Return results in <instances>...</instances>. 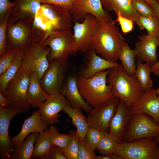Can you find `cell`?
Returning <instances> with one entry per match:
<instances>
[{
    "instance_id": "7402d4cb",
    "label": "cell",
    "mask_w": 159,
    "mask_h": 159,
    "mask_svg": "<svg viewBox=\"0 0 159 159\" xmlns=\"http://www.w3.org/2000/svg\"><path fill=\"white\" fill-rule=\"evenodd\" d=\"M31 113V116L24 120L19 133L11 138L14 146L19 145L31 132L39 133L48 129L47 125L41 117L40 112L39 110Z\"/></svg>"
},
{
    "instance_id": "52a82bcc",
    "label": "cell",
    "mask_w": 159,
    "mask_h": 159,
    "mask_svg": "<svg viewBox=\"0 0 159 159\" xmlns=\"http://www.w3.org/2000/svg\"><path fill=\"white\" fill-rule=\"evenodd\" d=\"M50 48L49 62L54 59L67 60L70 55L78 52L73 33L71 29L52 32L43 44Z\"/></svg>"
},
{
    "instance_id": "ee69618b",
    "label": "cell",
    "mask_w": 159,
    "mask_h": 159,
    "mask_svg": "<svg viewBox=\"0 0 159 159\" xmlns=\"http://www.w3.org/2000/svg\"><path fill=\"white\" fill-rule=\"evenodd\" d=\"M48 159H67L61 149L54 145L48 155Z\"/></svg>"
},
{
    "instance_id": "83f0119b",
    "label": "cell",
    "mask_w": 159,
    "mask_h": 159,
    "mask_svg": "<svg viewBox=\"0 0 159 159\" xmlns=\"http://www.w3.org/2000/svg\"><path fill=\"white\" fill-rule=\"evenodd\" d=\"M24 54V49L20 51L15 57L8 68L0 75V92L3 95L8 84L20 69Z\"/></svg>"
},
{
    "instance_id": "6da1fadb",
    "label": "cell",
    "mask_w": 159,
    "mask_h": 159,
    "mask_svg": "<svg viewBox=\"0 0 159 159\" xmlns=\"http://www.w3.org/2000/svg\"><path fill=\"white\" fill-rule=\"evenodd\" d=\"M72 22L67 10L56 5L42 4L34 17L33 31L37 37L45 41L53 32L71 29Z\"/></svg>"
},
{
    "instance_id": "bcb514c9",
    "label": "cell",
    "mask_w": 159,
    "mask_h": 159,
    "mask_svg": "<svg viewBox=\"0 0 159 159\" xmlns=\"http://www.w3.org/2000/svg\"><path fill=\"white\" fill-rule=\"evenodd\" d=\"M153 8L155 14V16L157 17L159 21V6L157 4L155 0L150 4Z\"/></svg>"
},
{
    "instance_id": "d4e9b609",
    "label": "cell",
    "mask_w": 159,
    "mask_h": 159,
    "mask_svg": "<svg viewBox=\"0 0 159 159\" xmlns=\"http://www.w3.org/2000/svg\"><path fill=\"white\" fill-rule=\"evenodd\" d=\"M30 80L27 91L28 102L31 106L39 107L47 99L49 94L42 87L40 80L36 74L29 73Z\"/></svg>"
},
{
    "instance_id": "277c9868",
    "label": "cell",
    "mask_w": 159,
    "mask_h": 159,
    "mask_svg": "<svg viewBox=\"0 0 159 159\" xmlns=\"http://www.w3.org/2000/svg\"><path fill=\"white\" fill-rule=\"evenodd\" d=\"M108 69L100 72L92 77L86 78L77 77L79 92L85 101L93 108L107 102L114 96L112 86L107 85Z\"/></svg>"
},
{
    "instance_id": "8d00e7d4",
    "label": "cell",
    "mask_w": 159,
    "mask_h": 159,
    "mask_svg": "<svg viewBox=\"0 0 159 159\" xmlns=\"http://www.w3.org/2000/svg\"><path fill=\"white\" fill-rule=\"evenodd\" d=\"M105 134L97 129L90 126L85 140L91 149L95 151L101 140Z\"/></svg>"
},
{
    "instance_id": "7dc6e473",
    "label": "cell",
    "mask_w": 159,
    "mask_h": 159,
    "mask_svg": "<svg viewBox=\"0 0 159 159\" xmlns=\"http://www.w3.org/2000/svg\"><path fill=\"white\" fill-rule=\"evenodd\" d=\"M151 68L152 72L154 75L159 76V58L157 62L151 66Z\"/></svg>"
},
{
    "instance_id": "44dd1931",
    "label": "cell",
    "mask_w": 159,
    "mask_h": 159,
    "mask_svg": "<svg viewBox=\"0 0 159 159\" xmlns=\"http://www.w3.org/2000/svg\"><path fill=\"white\" fill-rule=\"evenodd\" d=\"M77 77L71 75L67 77L60 92L67 99L72 107L83 109L89 113L93 108L87 103L80 94L77 85Z\"/></svg>"
},
{
    "instance_id": "f546056e",
    "label": "cell",
    "mask_w": 159,
    "mask_h": 159,
    "mask_svg": "<svg viewBox=\"0 0 159 159\" xmlns=\"http://www.w3.org/2000/svg\"><path fill=\"white\" fill-rule=\"evenodd\" d=\"M143 62L136 61L135 74L143 92H145L153 88V84L150 78L151 66L146 62Z\"/></svg>"
},
{
    "instance_id": "484cf974",
    "label": "cell",
    "mask_w": 159,
    "mask_h": 159,
    "mask_svg": "<svg viewBox=\"0 0 159 159\" xmlns=\"http://www.w3.org/2000/svg\"><path fill=\"white\" fill-rule=\"evenodd\" d=\"M82 108H74L71 105L66 107L63 110L71 117L73 124L77 128L80 140H85L87 133L90 127L87 118L82 114Z\"/></svg>"
},
{
    "instance_id": "f6af8a7d",
    "label": "cell",
    "mask_w": 159,
    "mask_h": 159,
    "mask_svg": "<svg viewBox=\"0 0 159 159\" xmlns=\"http://www.w3.org/2000/svg\"><path fill=\"white\" fill-rule=\"evenodd\" d=\"M96 159H123L120 156L114 153L96 155Z\"/></svg>"
},
{
    "instance_id": "ba28073f",
    "label": "cell",
    "mask_w": 159,
    "mask_h": 159,
    "mask_svg": "<svg viewBox=\"0 0 159 159\" xmlns=\"http://www.w3.org/2000/svg\"><path fill=\"white\" fill-rule=\"evenodd\" d=\"M24 50V56L21 67L29 73H35L40 80L49 66L48 56L50 48L32 42Z\"/></svg>"
},
{
    "instance_id": "30bf717a",
    "label": "cell",
    "mask_w": 159,
    "mask_h": 159,
    "mask_svg": "<svg viewBox=\"0 0 159 159\" xmlns=\"http://www.w3.org/2000/svg\"><path fill=\"white\" fill-rule=\"evenodd\" d=\"M34 18L21 19L7 23L6 34L8 50H23L32 42Z\"/></svg>"
},
{
    "instance_id": "e575fe53",
    "label": "cell",
    "mask_w": 159,
    "mask_h": 159,
    "mask_svg": "<svg viewBox=\"0 0 159 159\" xmlns=\"http://www.w3.org/2000/svg\"><path fill=\"white\" fill-rule=\"evenodd\" d=\"M119 143L111 138L108 134L102 138L96 149L102 155L114 153L116 150Z\"/></svg>"
},
{
    "instance_id": "d590c367",
    "label": "cell",
    "mask_w": 159,
    "mask_h": 159,
    "mask_svg": "<svg viewBox=\"0 0 159 159\" xmlns=\"http://www.w3.org/2000/svg\"><path fill=\"white\" fill-rule=\"evenodd\" d=\"M11 9L8 11L5 16L0 20V57L4 54L8 50L6 28Z\"/></svg>"
},
{
    "instance_id": "d6a6232c",
    "label": "cell",
    "mask_w": 159,
    "mask_h": 159,
    "mask_svg": "<svg viewBox=\"0 0 159 159\" xmlns=\"http://www.w3.org/2000/svg\"><path fill=\"white\" fill-rule=\"evenodd\" d=\"M70 139L67 146L62 151L67 159H78V155L80 142L77 131H70L69 132Z\"/></svg>"
},
{
    "instance_id": "1f68e13d",
    "label": "cell",
    "mask_w": 159,
    "mask_h": 159,
    "mask_svg": "<svg viewBox=\"0 0 159 159\" xmlns=\"http://www.w3.org/2000/svg\"><path fill=\"white\" fill-rule=\"evenodd\" d=\"M137 24L140 30L145 29L148 35L159 37V21L155 15L145 17L139 15Z\"/></svg>"
},
{
    "instance_id": "9a60e30c",
    "label": "cell",
    "mask_w": 159,
    "mask_h": 159,
    "mask_svg": "<svg viewBox=\"0 0 159 159\" xmlns=\"http://www.w3.org/2000/svg\"><path fill=\"white\" fill-rule=\"evenodd\" d=\"M71 105L67 99L60 92L49 94L47 99L39 107L41 119L47 126L59 123L62 116L59 112Z\"/></svg>"
},
{
    "instance_id": "f907efd6",
    "label": "cell",
    "mask_w": 159,
    "mask_h": 159,
    "mask_svg": "<svg viewBox=\"0 0 159 159\" xmlns=\"http://www.w3.org/2000/svg\"><path fill=\"white\" fill-rule=\"evenodd\" d=\"M155 140L159 143V135L154 137Z\"/></svg>"
},
{
    "instance_id": "5b68a950",
    "label": "cell",
    "mask_w": 159,
    "mask_h": 159,
    "mask_svg": "<svg viewBox=\"0 0 159 159\" xmlns=\"http://www.w3.org/2000/svg\"><path fill=\"white\" fill-rule=\"evenodd\" d=\"M30 80L29 73L20 67L8 84L3 95L8 100V108L21 112L29 110L31 106L28 100L27 91Z\"/></svg>"
},
{
    "instance_id": "7c38bea8",
    "label": "cell",
    "mask_w": 159,
    "mask_h": 159,
    "mask_svg": "<svg viewBox=\"0 0 159 159\" xmlns=\"http://www.w3.org/2000/svg\"><path fill=\"white\" fill-rule=\"evenodd\" d=\"M69 66L67 60L54 59L51 61L40 82L49 94L60 92Z\"/></svg>"
},
{
    "instance_id": "4316f807",
    "label": "cell",
    "mask_w": 159,
    "mask_h": 159,
    "mask_svg": "<svg viewBox=\"0 0 159 159\" xmlns=\"http://www.w3.org/2000/svg\"><path fill=\"white\" fill-rule=\"evenodd\" d=\"M39 134L38 132H33L29 135L26 139L19 145H13L11 152V159H31L34 147V143Z\"/></svg>"
},
{
    "instance_id": "8fae6325",
    "label": "cell",
    "mask_w": 159,
    "mask_h": 159,
    "mask_svg": "<svg viewBox=\"0 0 159 159\" xmlns=\"http://www.w3.org/2000/svg\"><path fill=\"white\" fill-rule=\"evenodd\" d=\"M74 23L73 33L78 52L85 53L91 48L97 28V19L87 13L82 22Z\"/></svg>"
},
{
    "instance_id": "f5cc1de1",
    "label": "cell",
    "mask_w": 159,
    "mask_h": 159,
    "mask_svg": "<svg viewBox=\"0 0 159 159\" xmlns=\"http://www.w3.org/2000/svg\"><path fill=\"white\" fill-rule=\"evenodd\" d=\"M155 1L157 3V4L159 5V0H155Z\"/></svg>"
},
{
    "instance_id": "74e56055",
    "label": "cell",
    "mask_w": 159,
    "mask_h": 159,
    "mask_svg": "<svg viewBox=\"0 0 159 159\" xmlns=\"http://www.w3.org/2000/svg\"><path fill=\"white\" fill-rule=\"evenodd\" d=\"M132 6L139 15L145 17H150L155 15L150 5L143 0H132Z\"/></svg>"
},
{
    "instance_id": "3957f363",
    "label": "cell",
    "mask_w": 159,
    "mask_h": 159,
    "mask_svg": "<svg viewBox=\"0 0 159 159\" xmlns=\"http://www.w3.org/2000/svg\"><path fill=\"white\" fill-rule=\"evenodd\" d=\"M106 83L112 85L114 96L123 101L130 109L143 92L135 74L129 75L121 64L108 69Z\"/></svg>"
},
{
    "instance_id": "5bb4252c",
    "label": "cell",
    "mask_w": 159,
    "mask_h": 159,
    "mask_svg": "<svg viewBox=\"0 0 159 159\" xmlns=\"http://www.w3.org/2000/svg\"><path fill=\"white\" fill-rule=\"evenodd\" d=\"M69 12L74 22H82L87 13L93 15L100 21L112 19L108 11L103 8L100 0H74L73 7Z\"/></svg>"
},
{
    "instance_id": "4fadbf2b",
    "label": "cell",
    "mask_w": 159,
    "mask_h": 159,
    "mask_svg": "<svg viewBox=\"0 0 159 159\" xmlns=\"http://www.w3.org/2000/svg\"><path fill=\"white\" fill-rule=\"evenodd\" d=\"M119 100L118 97L114 96L105 103L93 108L88 115L89 126L108 134L110 123L116 111Z\"/></svg>"
},
{
    "instance_id": "c3c4849f",
    "label": "cell",
    "mask_w": 159,
    "mask_h": 159,
    "mask_svg": "<svg viewBox=\"0 0 159 159\" xmlns=\"http://www.w3.org/2000/svg\"><path fill=\"white\" fill-rule=\"evenodd\" d=\"M0 106L9 107V102L7 99L0 92Z\"/></svg>"
},
{
    "instance_id": "603a6c76",
    "label": "cell",
    "mask_w": 159,
    "mask_h": 159,
    "mask_svg": "<svg viewBox=\"0 0 159 159\" xmlns=\"http://www.w3.org/2000/svg\"><path fill=\"white\" fill-rule=\"evenodd\" d=\"M11 10L8 23L21 19L34 18L42 4L39 0H15Z\"/></svg>"
},
{
    "instance_id": "ffe728a7",
    "label": "cell",
    "mask_w": 159,
    "mask_h": 159,
    "mask_svg": "<svg viewBox=\"0 0 159 159\" xmlns=\"http://www.w3.org/2000/svg\"><path fill=\"white\" fill-rule=\"evenodd\" d=\"M85 63L79 72V76L89 78L96 73L119 64L98 56L92 49L85 53Z\"/></svg>"
},
{
    "instance_id": "d6986e66",
    "label": "cell",
    "mask_w": 159,
    "mask_h": 159,
    "mask_svg": "<svg viewBox=\"0 0 159 159\" xmlns=\"http://www.w3.org/2000/svg\"><path fill=\"white\" fill-rule=\"evenodd\" d=\"M155 89L152 88L143 92L130 109V113L135 115L146 114L159 125V96Z\"/></svg>"
},
{
    "instance_id": "816d5d0a",
    "label": "cell",
    "mask_w": 159,
    "mask_h": 159,
    "mask_svg": "<svg viewBox=\"0 0 159 159\" xmlns=\"http://www.w3.org/2000/svg\"><path fill=\"white\" fill-rule=\"evenodd\" d=\"M155 92L156 94L159 96V87L157 90H155Z\"/></svg>"
},
{
    "instance_id": "7a4b0ae2",
    "label": "cell",
    "mask_w": 159,
    "mask_h": 159,
    "mask_svg": "<svg viewBox=\"0 0 159 159\" xmlns=\"http://www.w3.org/2000/svg\"><path fill=\"white\" fill-rule=\"evenodd\" d=\"M97 21V29L90 49L105 59L117 63L125 39L115 25L116 21L112 19L105 21Z\"/></svg>"
},
{
    "instance_id": "4dcf8cb0",
    "label": "cell",
    "mask_w": 159,
    "mask_h": 159,
    "mask_svg": "<svg viewBox=\"0 0 159 159\" xmlns=\"http://www.w3.org/2000/svg\"><path fill=\"white\" fill-rule=\"evenodd\" d=\"M135 53L134 49H131L126 42L123 44L119 55L118 59L129 75L135 74L136 69Z\"/></svg>"
},
{
    "instance_id": "b9f144b4",
    "label": "cell",
    "mask_w": 159,
    "mask_h": 159,
    "mask_svg": "<svg viewBox=\"0 0 159 159\" xmlns=\"http://www.w3.org/2000/svg\"><path fill=\"white\" fill-rule=\"evenodd\" d=\"M41 4H49L60 6L69 12L72 9L74 0H39Z\"/></svg>"
},
{
    "instance_id": "cb8c5ba5",
    "label": "cell",
    "mask_w": 159,
    "mask_h": 159,
    "mask_svg": "<svg viewBox=\"0 0 159 159\" xmlns=\"http://www.w3.org/2000/svg\"><path fill=\"white\" fill-rule=\"evenodd\" d=\"M100 1L104 9L113 11L116 15L119 13L137 23L139 15L133 8L132 0H100Z\"/></svg>"
},
{
    "instance_id": "9c48e42d",
    "label": "cell",
    "mask_w": 159,
    "mask_h": 159,
    "mask_svg": "<svg viewBox=\"0 0 159 159\" xmlns=\"http://www.w3.org/2000/svg\"><path fill=\"white\" fill-rule=\"evenodd\" d=\"M159 135V125L144 113L133 115L126 129L123 142H130Z\"/></svg>"
},
{
    "instance_id": "2e32d148",
    "label": "cell",
    "mask_w": 159,
    "mask_h": 159,
    "mask_svg": "<svg viewBox=\"0 0 159 159\" xmlns=\"http://www.w3.org/2000/svg\"><path fill=\"white\" fill-rule=\"evenodd\" d=\"M132 115L130 109L123 101L120 99L116 111L109 125V136L119 143L123 142Z\"/></svg>"
},
{
    "instance_id": "f1b7e54d",
    "label": "cell",
    "mask_w": 159,
    "mask_h": 159,
    "mask_svg": "<svg viewBox=\"0 0 159 159\" xmlns=\"http://www.w3.org/2000/svg\"><path fill=\"white\" fill-rule=\"evenodd\" d=\"M48 129L39 133L37 136L32 158L48 159V154L54 145L49 138Z\"/></svg>"
},
{
    "instance_id": "836d02e7",
    "label": "cell",
    "mask_w": 159,
    "mask_h": 159,
    "mask_svg": "<svg viewBox=\"0 0 159 159\" xmlns=\"http://www.w3.org/2000/svg\"><path fill=\"white\" fill-rule=\"evenodd\" d=\"M47 132L49 138L53 145L61 149L66 147L70 139L69 134L59 133L54 125H51Z\"/></svg>"
},
{
    "instance_id": "ac0fdd59",
    "label": "cell",
    "mask_w": 159,
    "mask_h": 159,
    "mask_svg": "<svg viewBox=\"0 0 159 159\" xmlns=\"http://www.w3.org/2000/svg\"><path fill=\"white\" fill-rule=\"evenodd\" d=\"M22 112L0 106V158L11 159V152L14 145L9 135L10 122L16 115Z\"/></svg>"
},
{
    "instance_id": "8992f818",
    "label": "cell",
    "mask_w": 159,
    "mask_h": 159,
    "mask_svg": "<svg viewBox=\"0 0 159 159\" xmlns=\"http://www.w3.org/2000/svg\"><path fill=\"white\" fill-rule=\"evenodd\" d=\"M114 154L123 159H159V143L154 138L119 143Z\"/></svg>"
},
{
    "instance_id": "60d3db41",
    "label": "cell",
    "mask_w": 159,
    "mask_h": 159,
    "mask_svg": "<svg viewBox=\"0 0 159 159\" xmlns=\"http://www.w3.org/2000/svg\"><path fill=\"white\" fill-rule=\"evenodd\" d=\"M116 15L117 19L116 22H119L122 32L126 34L132 31L134 28V22L131 19L122 16L119 13Z\"/></svg>"
},
{
    "instance_id": "681fc988",
    "label": "cell",
    "mask_w": 159,
    "mask_h": 159,
    "mask_svg": "<svg viewBox=\"0 0 159 159\" xmlns=\"http://www.w3.org/2000/svg\"><path fill=\"white\" fill-rule=\"evenodd\" d=\"M149 4H151L155 0H143Z\"/></svg>"
},
{
    "instance_id": "7bdbcfd3",
    "label": "cell",
    "mask_w": 159,
    "mask_h": 159,
    "mask_svg": "<svg viewBox=\"0 0 159 159\" xmlns=\"http://www.w3.org/2000/svg\"><path fill=\"white\" fill-rule=\"evenodd\" d=\"M15 4V1L11 2L9 0H0V20L5 16L8 11Z\"/></svg>"
},
{
    "instance_id": "e0dca14e",
    "label": "cell",
    "mask_w": 159,
    "mask_h": 159,
    "mask_svg": "<svg viewBox=\"0 0 159 159\" xmlns=\"http://www.w3.org/2000/svg\"><path fill=\"white\" fill-rule=\"evenodd\" d=\"M139 40L133 49L136 61L145 62L152 66L158 60L156 50L159 47V37L143 34L138 36Z\"/></svg>"
},
{
    "instance_id": "f35d334b",
    "label": "cell",
    "mask_w": 159,
    "mask_h": 159,
    "mask_svg": "<svg viewBox=\"0 0 159 159\" xmlns=\"http://www.w3.org/2000/svg\"><path fill=\"white\" fill-rule=\"evenodd\" d=\"M21 51L9 49L4 54L0 57V75L8 68L15 57Z\"/></svg>"
},
{
    "instance_id": "ab89813d",
    "label": "cell",
    "mask_w": 159,
    "mask_h": 159,
    "mask_svg": "<svg viewBox=\"0 0 159 159\" xmlns=\"http://www.w3.org/2000/svg\"><path fill=\"white\" fill-rule=\"evenodd\" d=\"M95 151L92 150L86 140H80L78 159H96Z\"/></svg>"
}]
</instances>
